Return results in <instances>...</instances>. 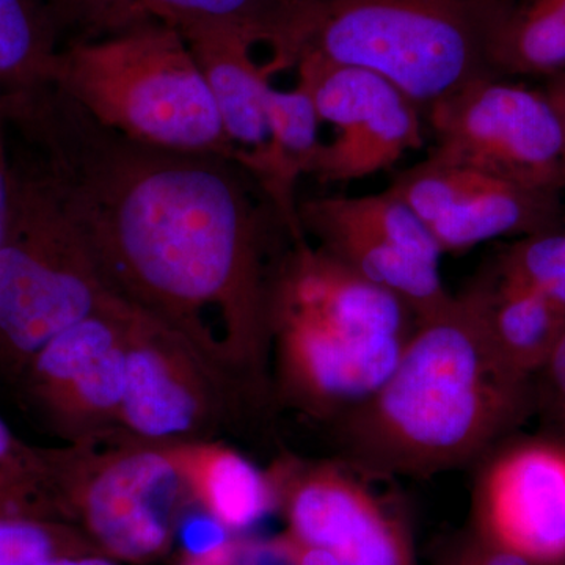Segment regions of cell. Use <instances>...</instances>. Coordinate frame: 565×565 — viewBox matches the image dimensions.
<instances>
[{"instance_id":"cell-33","label":"cell","mask_w":565,"mask_h":565,"mask_svg":"<svg viewBox=\"0 0 565 565\" xmlns=\"http://www.w3.org/2000/svg\"><path fill=\"white\" fill-rule=\"evenodd\" d=\"M237 542H232L226 548L210 556H181L178 565H234L236 556Z\"/></svg>"},{"instance_id":"cell-24","label":"cell","mask_w":565,"mask_h":565,"mask_svg":"<svg viewBox=\"0 0 565 565\" xmlns=\"http://www.w3.org/2000/svg\"><path fill=\"white\" fill-rule=\"evenodd\" d=\"M493 264L565 315V230L520 237Z\"/></svg>"},{"instance_id":"cell-13","label":"cell","mask_w":565,"mask_h":565,"mask_svg":"<svg viewBox=\"0 0 565 565\" xmlns=\"http://www.w3.org/2000/svg\"><path fill=\"white\" fill-rule=\"evenodd\" d=\"M222 385L184 338L134 310L118 430L152 445L207 440L221 411Z\"/></svg>"},{"instance_id":"cell-8","label":"cell","mask_w":565,"mask_h":565,"mask_svg":"<svg viewBox=\"0 0 565 565\" xmlns=\"http://www.w3.org/2000/svg\"><path fill=\"white\" fill-rule=\"evenodd\" d=\"M297 217L316 247L394 294L418 321L451 300L441 278L444 252L422 218L388 189L310 199L299 203Z\"/></svg>"},{"instance_id":"cell-18","label":"cell","mask_w":565,"mask_h":565,"mask_svg":"<svg viewBox=\"0 0 565 565\" xmlns=\"http://www.w3.org/2000/svg\"><path fill=\"white\" fill-rule=\"evenodd\" d=\"M169 448L192 503L230 533L255 526L277 508L269 475L236 449L212 440Z\"/></svg>"},{"instance_id":"cell-11","label":"cell","mask_w":565,"mask_h":565,"mask_svg":"<svg viewBox=\"0 0 565 565\" xmlns=\"http://www.w3.org/2000/svg\"><path fill=\"white\" fill-rule=\"evenodd\" d=\"M321 122L337 129L310 177L322 184L364 180L423 147L422 107L381 74L321 58L297 63Z\"/></svg>"},{"instance_id":"cell-4","label":"cell","mask_w":565,"mask_h":565,"mask_svg":"<svg viewBox=\"0 0 565 565\" xmlns=\"http://www.w3.org/2000/svg\"><path fill=\"white\" fill-rule=\"evenodd\" d=\"M52 85L88 117L162 150L236 158L202 68L178 29L145 20L61 47Z\"/></svg>"},{"instance_id":"cell-17","label":"cell","mask_w":565,"mask_h":565,"mask_svg":"<svg viewBox=\"0 0 565 565\" xmlns=\"http://www.w3.org/2000/svg\"><path fill=\"white\" fill-rule=\"evenodd\" d=\"M267 120L269 143L262 151L237 154L234 161L255 178L288 223L289 232L299 233L302 228L297 217L296 184L303 174L310 177L323 143L319 139L321 120L302 82L297 81L288 92L270 87Z\"/></svg>"},{"instance_id":"cell-27","label":"cell","mask_w":565,"mask_h":565,"mask_svg":"<svg viewBox=\"0 0 565 565\" xmlns=\"http://www.w3.org/2000/svg\"><path fill=\"white\" fill-rule=\"evenodd\" d=\"M180 534L182 555L210 556L232 544V533L200 509V514L181 516L177 535ZM174 535V541H177Z\"/></svg>"},{"instance_id":"cell-2","label":"cell","mask_w":565,"mask_h":565,"mask_svg":"<svg viewBox=\"0 0 565 565\" xmlns=\"http://www.w3.org/2000/svg\"><path fill=\"white\" fill-rule=\"evenodd\" d=\"M530 403L531 379L494 343L476 277L416 322L385 384L333 422L340 460L374 476L456 470L492 451Z\"/></svg>"},{"instance_id":"cell-3","label":"cell","mask_w":565,"mask_h":565,"mask_svg":"<svg viewBox=\"0 0 565 565\" xmlns=\"http://www.w3.org/2000/svg\"><path fill=\"white\" fill-rule=\"evenodd\" d=\"M511 0H294L266 41L270 77L321 58L373 71L423 110L497 77L490 31Z\"/></svg>"},{"instance_id":"cell-12","label":"cell","mask_w":565,"mask_h":565,"mask_svg":"<svg viewBox=\"0 0 565 565\" xmlns=\"http://www.w3.org/2000/svg\"><path fill=\"white\" fill-rule=\"evenodd\" d=\"M269 327L282 394L332 422L385 384L411 338L291 311H273Z\"/></svg>"},{"instance_id":"cell-31","label":"cell","mask_w":565,"mask_h":565,"mask_svg":"<svg viewBox=\"0 0 565 565\" xmlns=\"http://www.w3.org/2000/svg\"><path fill=\"white\" fill-rule=\"evenodd\" d=\"M291 565H340L330 553L292 541L288 535L281 539Z\"/></svg>"},{"instance_id":"cell-21","label":"cell","mask_w":565,"mask_h":565,"mask_svg":"<svg viewBox=\"0 0 565 565\" xmlns=\"http://www.w3.org/2000/svg\"><path fill=\"white\" fill-rule=\"evenodd\" d=\"M487 62L497 77L565 71V0H512L494 21Z\"/></svg>"},{"instance_id":"cell-20","label":"cell","mask_w":565,"mask_h":565,"mask_svg":"<svg viewBox=\"0 0 565 565\" xmlns=\"http://www.w3.org/2000/svg\"><path fill=\"white\" fill-rule=\"evenodd\" d=\"M494 343L514 370L533 379L565 330V315L490 264L478 275Z\"/></svg>"},{"instance_id":"cell-34","label":"cell","mask_w":565,"mask_h":565,"mask_svg":"<svg viewBox=\"0 0 565 565\" xmlns=\"http://www.w3.org/2000/svg\"><path fill=\"white\" fill-rule=\"evenodd\" d=\"M25 565H122L103 555L63 556Z\"/></svg>"},{"instance_id":"cell-1","label":"cell","mask_w":565,"mask_h":565,"mask_svg":"<svg viewBox=\"0 0 565 565\" xmlns=\"http://www.w3.org/2000/svg\"><path fill=\"white\" fill-rule=\"evenodd\" d=\"M3 106L111 291L184 338L223 384L262 381L289 228L255 178L233 159L126 139L52 84Z\"/></svg>"},{"instance_id":"cell-10","label":"cell","mask_w":565,"mask_h":565,"mask_svg":"<svg viewBox=\"0 0 565 565\" xmlns=\"http://www.w3.org/2000/svg\"><path fill=\"white\" fill-rule=\"evenodd\" d=\"M269 475L288 535L340 565H416L403 520L343 460L285 459Z\"/></svg>"},{"instance_id":"cell-26","label":"cell","mask_w":565,"mask_h":565,"mask_svg":"<svg viewBox=\"0 0 565 565\" xmlns=\"http://www.w3.org/2000/svg\"><path fill=\"white\" fill-rule=\"evenodd\" d=\"M537 377L539 403L565 441V330Z\"/></svg>"},{"instance_id":"cell-29","label":"cell","mask_w":565,"mask_h":565,"mask_svg":"<svg viewBox=\"0 0 565 565\" xmlns=\"http://www.w3.org/2000/svg\"><path fill=\"white\" fill-rule=\"evenodd\" d=\"M99 0H50L57 25H76L81 35L87 29Z\"/></svg>"},{"instance_id":"cell-28","label":"cell","mask_w":565,"mask_h":565,"mask_svg":"<svg viewBox=\"0 0 565 565\" xmlns=\"http://www.w3.org/2000/svg\"><path fill=\"white\" fill-rule=\"evenodd\" d=\"M471 553H473L475 565H535L533 561L520 555L515 550L497 544L484 535L471 544Z\"/></svg>"},{"instance_id":"cell-5","label":"cell","mask_w":565,"mask_h":565,"mask_svg":"<svg viewBox=\"0 0 565 565\" xmlns=\"http://www.w3.org/2000/svg\"><path fill=\"white\" fill-rule=\"evenodd\" d=\"M120 299L99 273L43 161L11 159L0 243V373L18 381L52 338Z\"/></svg>"},{"instance_id":"cell-6","label":"cell","mask_w":565,"mask_h":565,"mask_svg":"<svg viewBox=\"0 0 565 565\" xmlns=\"http://www.w3.org/2000/svg\"><path fill=\"white\" fill-rule=\"evenodd\" d=\"M44 456L61 522L120 564L169 555L182 509L192 503L169 446L114 429L44 448Z\"/></svg>"},{"instance_id":"cell-30","label":"cell","mask_w":565,"mask_h":565,"mask_svg":"<svg viewBox=\"0 0 565 565\" xmlns=\"http://www.w3.org/2000/svg\"><path fill=\"white\" fill-rule=\"evenodd\" d=\"M6 118H0V243L6 232L10 202L11 158L6 139Z\"/></svg>"},{"instance_id":"cell-9","label":"cell","mask_w":565,"mask_h":565,"mask_svg":"<svg viewBox=\"0 0 565 565\" xmlns=\"http://www.w3.org/2000/svg\"><path fill=\"white\" fill-rule=\"evenodd\" d=\"M134 310L120 299L74 323L44 344L18 377L29 408L66 444L117 429Z\"/></svg>"},{"instance_id":"cell-16","label":"cell","mask_w":565,"mask_h":565,"mask_svg":"<svg viewBox=\"0 0 565 565\" xmlns=\"http://www.w3.org/2000/svg\"><path fill=\"white\" fill-rule=\"evenodd\" d=\"M182 35L202 68L236 156L262 151L270 139L267 93L273 84L264 65L252 57L255 43L243 33L221 29H200Z\"/></svg>"},{"instance_id":"cell-32","label":"cell","mask_w":565,"mask_h":565,"mask_svg":"<svg viewBox=\"0 0 565 565\" xmlns=\"http://www.w3.org/2000/svg\"><path fill=\"white\" fill-rule=\"evenodd\" d=\"M542 90L545 92L546 98L550 99L553 109L556 110L565 136V71L545 77V85Z\"/></svg>"},{"instance_id":"cell-22","label":"cell","mask_w":565,"mask_h":565,"mask_svg":"<svg viewBox=\"0 0 565 565\" xmlns=\"http://www.w3.org/2000/svg\"><path fill=\"white\" fill-rule=\"evenodd\" d=\"M58 25L43 0H0L2 102L52 84L61 46Z\"/></svg>"},{"instance_id":"cell-7","label":"cell","mask_w":565,"mask_h":565,"mask_svg":"<svg viewBox=\"0 0 565 565\" xmlns=\"http://www.w3.org/2000/svg\"><path fill=\"white\" fill-rule=\"evenodd\" d=\"M435 147L429 158L467 167L535 191L565 188L563 125L545 92L484 77L426 109Z\"/></svg>"},{"instance_id":"cell-15","label":"cell","mask_w":565,"mask_h":565,"mask_svg":"<svg viewBox=\"0 0 565 565\" xmlns=\"http://www.w3.org/2000/svg\"><path fill=\"white\" fill-rule=\"evenodd\" d=\"M475 494L484 537L535 565L565 561V441L501 449L487 459Z\"/></svg>"},{"instance_id":"cell-35","label":"cell","mask_w":565,"mask_h":565,"mask_svg":"<svg viewBox=\"0 0 565 565\" xmlns=\"http://www.w3.org/2000/svg\"><path fill=\"white\" fill-rule=\"evenodd\" d=\"M448 565H475L473 553H471V545L467 546L456 559H452Z\"/></svg>"},{"instance_id":"cell-25","label":"cell","mask_w":565,"mask_h":565,"mask_svg":"<svg viewBox=\"0 0 565 565\" xmlns=\"http://www.w3.org/2000/svg\"><path fill=\"white\" fill-rule=\"evenodd\" d=\"M84 555L103 553L70 523L0 516V565H25L52 557Z\"/></svg>"},{"instance_id":"cell-14","label":"cell","mask_w":565,"mask_h":565,"mask_svg":"<svg viewBox=\"0 0 565 565\" xmlns=\"http://www.w3.org/2000/svg\"><path fill=\"white\" fill-rule=\"evenodd\" d=\"M422 218L445 253L505 236L563 230L561 193L535 191L427 156L388 188Z\"/></svg>"},{"instance_id":"cell-19","label":"cell","mask_w":565,"mask_h":565,"mask_svg":"<svg viewBox=\"0 0 565 565\" xmlns=\"http://www.w3.org/2000/svg\"><path fill=\"white\" fill-rule=\"evenodd\" d=\"M294 0H99L87 29L77 39H95L134 22L154 20L181 33L200 29L239 32L266 44Z\"/></svg>"},{"instance_id":"cell-23","label":"cell","mask_w":565,"mask_h":565,"mask_svg":"<svg viewBox=\"0 0 565 565\" xmlns=\"http://www.w3.org/2000/svg\"><path fill=\"white\" fill-rule=\"evenodd\" d=\"M0 516L58 520L44 448L21 440L0 416ZM61 522V520H58Z\"/></svg>"},{"instance_id":"cell-36","label":"cell","mask_w":565,"mask_h":565,"mask_svg":"<svg viewBox=\"0 0 565 565\" xmlns=\"http://www.w3.org/2000/svg\"><path fill=\"white\" fill-rule=\"evenodd\" d=\"M0 118H3V110H2V95H0Z\"/></svg>"}]
</instances>
